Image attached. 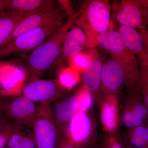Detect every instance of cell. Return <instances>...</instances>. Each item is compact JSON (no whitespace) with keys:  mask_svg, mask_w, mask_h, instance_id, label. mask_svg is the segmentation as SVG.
I'll use <instances>...</instances> for the list:
<instances>
[{"mask_svg":"<svg viewBox=\"0 0 148 148\" xmlns=\"http://www.w3.org/2000/svg\"><path fill=\"white\" fill-rule=\"evenodd\" d=\"M58 148H76L70 143H64L61 144Z\"/></svg>","mask_w":148,"mask_h":148,"instance_id":"32","label":"cell"},{"mask_svg":"<svg viewBox=\"0 0 148 148\" xmlns=\"http://www.w3.org/2000/svg\"><path fill=\"white\" fill-rule=\"evenodd\" d=\"M1 66H0V71H1Z\"/></svg>","mask_w":148,"mask_h":148,"instance_id":"36","label":"cell"},{"mask_svg":"<svg viewBox=\"0 0 148 148\" xmlns=\"http://www.w3.org/2000/svg\"><path fill=\"white\" fill-rule=\"evenodd\" d=\"M59 87L55 80L36 79L27 84L21 96L34 102L52 103L59 96Z\"/></svg>","mask_w":148,"mask_h":148,"instance_id":"9","label":"cell"},{"mask_svg":"<svg viewBox=\"0 0 148 148\" xmlns=\"http://www.w3.org/2000/svg\"><path fill=\"white\" fill-rule=\"evenodd\" d=\"M144 3L145 5L146 9H147V13L148 17V0H144Z\"/></svg>","mask_w":148,"mask_h":148,"instance_id":"34","label":"cell"},{"mask_svg":"<svg viewBox=\"0 0 148 148\" xmlns=\"http://www.w3.org/2000/svg\"><path fill=\"white\" fill-rule=\"evenodd\" d=\"M112 15L121 25L145 29L148 17L144 0L115 1L111 5Z\"/></svg>","mask_w":148,"mask_h":148,"instance_id":"6","label":"cell"},{"mask_svg":"<svg viewBox=\"0 0 148 148\" xmlns=\"http://www.w3.org/2000/svg\"><path fill=\"white\" fill-rule=\"evenodd\" d=\"M56 2L54 0H8L6 11L30 16Z\"/></svg>","mask_w":148,"mask_h":148,"instance_id":"14","label":"cell"},{"mask_svg":"<svg viewBox=\"0 0 148 148\" xmlns=\"http://www.w3.org/2000/svg\"><path fill=\"white\" fill-rule=\"evenodd\" d=\"M119 32L127 49L139 56L141 64H145L144 42L139 31L133 27L120 25Z\"/></svg>","mask_w":148,"mask_h":148,"instance_id":"13","label":"cell"},{"mask_svg":"<svg viewBox=\"0 0 148 148\" xmlns=\"http://www.w3.org/2000/svg\"><path fill=\"white\" fill-rule=\"evenodd\" d=\"M107 148H123L122 146L121 145L118 143L113 142L111 143L110 145L108 146Z\"/></svg>","mask_w":148,"mask_h":148,"instance_id":"33","label":"cell"},{"mask_svg":"<svg viewBox=\"0 0 148 148\" xmlns=\"http://www.w3.org/2000/svg\"><path fill=\"white\" fill-rule=\"evenodd\" d=\"M28 17L19 14L5 11L0 17V46L17 26Z\"/></svg>","mask_w":148,"mask_h":148,"instance_id":"19","label":"cell"},{"mask_svg":"<svg viewBox=\"0 0 148 148\" xmlns=\"http://www.w3.org/2000/svg\"><path fill=\"white\" fill-rule=\"evenodd\" d=\"M51 102H43L38 106L34 130L37 148H58L61 145L53 118Z\"/></svg>","mask_w":148,"mask_h":148,"instance_id":"5","label":"cell"},{"mask_svg":"<svg viewBox=\"0 0 148 148\" xmlns=\"http://www.w3.org/2000/svg\"><path fill=\"white\" fill-rule=\"evenodd\" d=\"M98 56V51L95 48L81 52L72 58L73 65L77 69L85 71L92 59Z\"/></svg>","mask_w":148,"mask_h":148,"instance_id":"22","label":"cell"},{"mask_svg":"<svg viewBox=\"0 0 148 148\" xmlns=\"http://www.w3.org/2000/svg\"><path fill=\"white\" fill-rule=\"evenodd\" d=\"M13 122L5 113L0 112V131Z\"/></svg>","mask_w":148,"mask_h":148,"instance_id":"29","label":"cell"},{"mask_svg":"<svg viewBox=\"0 0 148 148\" xmlns=\"http://www.w3.org/2000/svg\"><path fill=\"white\" fill-rule=\"evenodd\" d=\"M8 91L7 90H0V112H3L2 106L3 97L4 95H8Z\"/></svg>","mask_w":148,"mask_h":148,"instance_id":"31","label":"cell"},{"mask_svg":"<svg viewBox=\"0 0 148 148\" xmlns=\"http://www.w3.org/2000/svg\"><path fill=\"white\" fill-rule=\"evenodd\" d=\"M58 3L60 5L65 13L68 15V17L73 15L76 13L74 11L70 1H58Z\"/></svg>","mask_w":148,"mask_h":148,"instance_id":"28","label":"cell"},{"mask_svg":"<svg viewBox=\"0 0 148 148\" xmlns=\"http://www.w3.org/2000/svg\"><path fill=\"white\" fill-rule=\"evenodd\" d=\"M8 0H0V17L6 11Z\"/></svg>","mask_w":148,"mask_h":148,"instance_id":"30","label":"cell"},{"mask_svg":"<svg viewBox=\"0 0 148 148\" xmlns=\"http://www.w3.org/2000/svg\"><path fill=\"white\" fill-rule=\"evenodd\" d=\"M88 3L85 2L77 12L69 16L61 27L22 61L27 77L32 81L38 79L55 62L60 54L67 34Z\"/></svg>","mask_w":148,"mask_h":148,"instance_id":"1","label":"cell"},{"mask_svg":"<svg viewBox=\"0 0 148 148\" xmlns=\"http://www.w3.org/2000/svg\"><path fill=\"white\" fill-rule=\"evenodd\" d=\"M90 130V120L84 112H77L71 120L69 130L71 142L76 148L83 145L87 140Z\"/></svg>","mask_w":148,"mask_h":148,"instance_id":"12","label":"cell"},{"mask_svg":"<svg viewBox=\"0 0 148 148\" xmlns=\"http://www.w3.org/2000/svg\"><path fill=\"white\" fill-rule=\"evenodd\" d=\"M66 15L58 1H57L54 4L30 15L24 19L15 28L10 36L0 46L6 45L24 33L57 18L64 17Z\"/></svg>","mask_w":148,"mask_h":148,"instance_id":"8","label":"cell"},{"mask_svg":"<svg viewBox=\"0 0 148 148\" xmlns=\"http://www.w3.org/2000/svg\"><path fill=\"white\" fill-rule=\"evenodd\" d=\"M5 97L3 112L16 124L33 129L38 109L35 102L22 96L9 95Z\"/></svg>","mask_w":148,"mask_h":148,"instance_id":"7","label":"cell"},{"mask_svg":"<svg viewBox=\"0 0 148 148\" xmlns=\"http://www.w3.org/2000/svg\"><path fill=\"white\" fill-rule=\"evenodd\" d=\"M78 106L77 97L75 96L70 97L56 105L52 111L57 133L62 124L70 122L77 113Z\"/></svg>","mask_w":148,"mask_h":148,"instance_id":"15","label":"cell"},{"mask_svg":"<svg viewBox=\"0 0 148 148\" xmlns=\"http://www.w3.org/2000/svg\"><path fill=\"white\" fill-rule=\"evenodd\" d=\"M77 74L75 71L72 69H68L62 72L60 75L59 81L64 87L71 88L76 84L77 82Z\"/></svg>","mask_w":148,"mask_h":148,"instance_id":"24","label":"cell"},{"mask_svg":"<svg viewBox=\"0 0 148 148\" xmlns=\"http://www.w3.org/2000/svg\"><path fill=\"white\" fill-rule=\"evenodd\" d=\"M145 64V65L146 67H147V69L148 70V66H147V64Z\"/></svg>","mask_w":148,"mask_h":148,"instance_id":"35","label":"cell"},{"mask_svg":"<svg viewBox=\"0 0 148 148\" xmlns=\"http://www.w3.org/2000/svg\"></svg>","mask_w":148,"mask_h":148,"instance_id":"37","label":"cell"},{"mask_svg":"<svg viewBox=\"0 0 148 148\" xmlns=\"http://www.w3.org/2000/svg\"><path fill=\"white\" fill-rule=\"evenodd\" d=\"M4 148H37L34 130L21 126L12 136Z\"/></svg>","mask_w":148,"mask_h":148,"instance_id":"18","label":"cell"},{"mask_svg":"<svg viewBox=\"0 0 148 148\" xmlns=\"http://www.w3.org/2000/svg\"><path fill=\"white\" fill-rule=\"evenodd\" d=\"M65 16L24 33L6 45L0 46V60L21 53L25 54L41 45L64 22Z\"/></svg>","mask_w":148,"mask_h":148,"instance_id":"4","label":"cell"},{"mask_svg":"<svg viewBox=\"0 0 148 148\" xmlns=\"http://www.w3.org/2000/svg\"><path fill=\"white\" fill-rule=\"evenodd\" d=\"M103 64L98 56L92 59L84 71L83 82L88 92L99 89L101 84V75Z\"/></svg>","mask_w":148,"mask_h":148,"instance_id":"17","label":"cell"},{"mask_svg":"<svg viewBox=\"0 0 148 148\" xmlns=\"http://www.w3.org/2000/svg\"><path fill=\"white\" fill-rule=\"evenodd\" d=\"M78 110L84 112L89 110L92 105V98L87 90L83 91L77 97Z\"/></svg>","mask_w":148,"mask_h":148,"instance_id":"26","label":"cell"},{"mask_svg":"<svg viewBox=\"0 0 148 148\" xmlns=\"http://www.w3.org/2000/svg\"><path fill=\"white\" fill-rule=\"evenodd\" d=\"M132 148H148V126L134 127L129 140Z\"/></svg>","mask_w":148,"mask_h":148,"instance_id":"20","label":"cell"},{"mask_svg":"<svg viewBox=\"0 0 148 148\" xmlns=\"http://www.w3.org/2000/svg\"><path fill=\"white\" fill-rule=\"evenodd\" d=\"M21 127L13 122L0 131V148H5L12 136Z\"/></svg>","mask_w":148,"mask_h":148,"instance_id":"25","label":"cell"},{"mask_svg":"<svg viewBox=\"0 0 148 148\" xmlns=\"http://www.w3.org/2000/svg\"><path fill=\"white\" fill-rule=\"evenodd\" d=\"M86 44V36L84 30L79 26H74L67 34L60 54L53 64L55 67L63 65L67 59L82 52Z\"/></svg>","mask_w":148,"mask_h":148,"instance_id":"10","label":"cell"},{"mask_svg":"<svg viewBox=\"0 0 148 148\" xmlns=\"http://www.w3.org/2000/svg\"><path fill=\"white\" fill-rule=\"evenodd\" d=\"M97 44L121 66L128 88L133 90L139 88L140 70L138 59L125 45L119 32L109 29L98 36Z\"/></svg>","mask_w":148,"mask_h":148,"instance_id":"2","label":"cell"},{"mask_svg":"<svg viewBox=\"0 0 148 148\" xmlns=\"http://www.w3.org/2000/svg\"><path fill=\"white\" fill-rule=\"evenodd\" d=\"M116 107L114 103L108 102L102 110L101 118L103 125L107 129L113 130L116 124Z\"/></svg>","mask_w":148,"mask_h":148,"instance_id":"21","label":"cell"},{"mask_svg":"<svg viewBox=\"0 0 148 148\" xmlns=\"http://www.w3.org/2000/svg\"><path fill=\"white\" fill-rule=\"evenodd\" d=\"M126 81L125 74L121 66L112 58L103 64L101 84L105 88L115 91Z\"/></svg>","mask_w":148,"mask_h":148,"instance_id":"11","label":"cell"},{"mask_svg":"<svg viewBox=\"0 0 148 148\" xmlns=\"http://www.w3.org/2000/svg\"><path fill=\"white\" fill-rule=\"evenodd\" d=\"M141 36L144 42L145 55L146 63L148 66V30L147 29L139 30Z\"/></svg>","mask_w":148,"mask_h":148,"instance_id":"27","label":"cell"},{"mask_svg":"<svg viewBox=\"0 0 148 148\" xmlns=\"http://www.w3.org/2000/svg\"><path fill=\"white\" fill-rule=\"evenodd\" d=\"M111 5L108 0L90 1L77 19L75 24L82 28L86 36V48H95L98 36L109 30Z\"/></svg>","mask_w":148,"mask_h":148,"instance_id":"3","label":"cell"},{"mask_svg":"<svg viewBox=\"0 0 148 148\" xmlns=\"http://www.w3.org/2000/svg\"><path fill=\"white\" fill-rule=\"evenodd\" d=\"M141 65L139 90L143 96L144 103L148 110V70L145 64Z\"/></svg>","mask_w":148,"mask_h":148,"instance_id":"23","label":"cell"},{"mask_svg":"<svg viewBox=\"0 0 148 148\" xmlns=\"http://www.w3.org/2000/svg\"><path fill=\"white\" fill-rule=\"evenodd\" d=\"M123 121L127 127L133 128L144 125L145 123L148 121V109L141 101L139 95H135L132 108L124 114Z\"/></svg>","mask_w":148,"mask_h":148,"instance_id":"16","label":"cell"}]
</instances>
